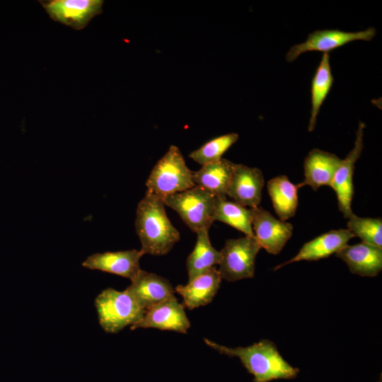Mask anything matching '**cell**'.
Masks as SVG:
<instances>
[{
    "instance_id": "1",
    "label": "cell",
    "mask_w": 382,
    "mask_h": 382,
    "mask_svg": "<svg viewBox=\"0 0 382 382\" xmlns=\"http://www.w3.org/2000/svg\"><path fill=\"white\" fill-rule=\"evenodd\" d=\"M165 206L161 197L148 192L138 203L134 226L144 255H166L180 238Z\"/></svg>"
},
{
    "instance_id": "2",
    "label": "cell",
    "mask_w": 382,
    "mask_h": 382,
    "mask_svg": "<svg viewBox=\"0 0 382 382\" xmlns=\"http://www.w3.org/2000/svg\"><path fill=\"white\" fill-rule=\"evenodd\" d=\"M207 345L229 357H237L247 371L253 376V382H269L277 379H292L299 369L291 366L279 354L271 341L262 340L248 347H228L204 339Z\"/></svg>"
},
{
    "instance_id": "3",
    "label": "cell",
    "mask_w": 382,
    "mask_h": 382,
    "mask_svg": "<svg viewBox=\"0 0 382 382\" xmlns=\"http://www.w3.org/2000/svg\"><path fill=\"white\" fill-rule=\"evenodd\" d=\"M192 173L179 148L171 145L151 171L146 182V192L163 199L168 195L185 191L195 185Z\"/></svg>"
},
{
    "instance_id": "4",
    "label": "cell",
    "mask_w": 382,
    "mask_h": 382,
    "mask_svg": "<svg viewBox=\"0 0 382 382\" xmlns=\"http://www.w3.org/2000/svg\"><path fill=\"white\" fill-rule=\"evenodd\" d=\"M99 323L108 333H117L127 325H133L143 317L145 310L126 289L123 291L108 288L95 300Z\"/></svg>"
},
{
    "instance_id": "5",
    "label": "cell",
    "mask_w": 382,
    "mask_h": 382,
    "mask_svg": "<svg viewBox=\"0 0 382 382\" xmlns=\"http://www.w3.org/2000/svg\"><path fill=\"white\" fill-rule=\"evenodd\" d=\"M215 197L202 187H194L163 199L166 206L175 210L183 222L197 233L209 230L213 220Z\"/></svg>"
},
{
    "instance_id": "6",
    "label": "cell",
    "mask_w": 382,
    "mask_h": 382,
    "mask_svg": "<svg viewBox=\"0 0 382 382\" xmlns=\"http://www.w3.org/2000/svg\"><path fill=\"white\" fill-rule=\"evenodd\" d=\"M261 246L255 236L228 239L220 251L218 270L221 279L236 282L254 277L255 258Z\"/></svg>"
},
{
    "instance_id": "7",
    "label": "cell",
    "mask_w": 382,
    "mask_h": 382,
    "mask_svg": "<svg viewBox=\"0 0 382 382\" xmlns=\"http://www.w3.org/2000/svg\"><path fill=\"white\" fill-rule=\"evenodd\" d=\"M376 30L370 27L357 32H345L340 30H322L311 33L306 41L293 45L286 54V60L294 62L303 53L330 51L355 40L370 41L376 35Z\"/></svg>"
},
{
    "instance_id": "8",
    "label": "cell",
    "mask_w": 382,
    "mask_h": 382,
    "mask_svg": "<svg viewBox=\"0 0 382 382\" xmlns=\"http://www.w3.org/2000/svg\"><path fill=\"white\" fill-rule=\"evenodd\" d=\"M250 212L252 228L261 248L279 254L292 236V224L275 218L262 207L251 208Z\"/></svg>"
},
{
    "instance_id": "9",
    "label": "cell",
    "mask_w": 382,
    "mask_h": 382,
    "mask_svg": "<svg viewBox=\"0 0 382 382\" xmlns=\"http://www.w3.org/2000/svg\"><path fill=\"white\" fill-rule=\"evenodd\" d=\"M49 16L54 21L75 30L84 28L90 21L102 13V0H47L39 1Z\"/></svg>"
},
{
    "instance_id": "10",
    "label": "cell",
    "mask_w": 382,
    "mask_h": 382,
    "mask_svg": "<svg viewBox=\"0 0 382 382\" xmlns=\"http://www.w3.org/2000/svg\"><path fill=\"white\" fill-rule=\"evenodd\" d=\"M365 125L359 122L356 132L353 149L342 159L333 176L330 187L334 190L337 198L339 210L345 218H349L354 213L352 201L354 194L353 175L354 165L360 157L364 149V129Z\"/></svg>"
},
{
    "instance_id": "11",
    "label": "cell",
    "mask_w": 382,
    "mask_h": 382,
    "mask_svg": "<svg viewBox=\"0 0 382 382\" xmlns=\"http://www.w3.org/2000/svg\"><path fill=\"white\" fill-rule=\"evenodd\" d=\"M190 327L184 306L174 296L146 310L141 319L132 325L131 330L156 328L186 333Z\"/></svg>"
},
{
    "instance_id": "12",
    "label": "cell",
    "mask_w": 382,
    "mask_h": 382,
    "mask_svg": "<svg viewBox=\"0 0 382 382\" xmlns=\"http://www.w3.org/2000/svg\"><path fill=\"white\" fill-rule=\"evenodd\" d=\"M264 184L260 169L236 163L226 196L243 207L255 208L260 204Z\"/></svg>"
},
{
    "instance_id": "13",
    "label": "cell",
    "mask_w": 382,
    "mask_h": 382,
    "mask_svg": "<svg viewBox=\"0 0 382 382\" xmlns=\"http://www.w3.org/2000/svg\"><path fill=\"white\" fill-rule=\"evenodd\" d=\"M144 255L141 250L136 249L97 253L88 256L82 266L132 280L141 270L139 260Z\"/></svg>"
},
{
    "instance_id": "14",
    "label": "cell",
    "mask_w": 382,
    "mask_h": 382,
    "mask_svg": "<svg viewBox=\"0 0 382 382\" xmlns=\"http://www.w3.org/2000/svg\"><path fill=\"white\" fill-rule=\"evenodd\" d=\"M126 290L146 311L174 296L175 290L166 278L141 270Z\"/></svg>"
},
{
    "instance_id": "15",
    "label": "cell",
    "mask_w": 382,
    "mask_h": 382,
    "mask_svg": "<svg viewBox=\"0 0 382 382\" xmlns=\"http://www.w3.org/2000/svg\"><path fill=\"white\" fill-rule=\"evenodd\" d=\"M354 236L348 229L331 230L304 243L299 253L289 260L276 266L277 270L284 265L301 260L316 261L336 253L348 244Z\"/></svg>"
},
{
    "instance_id": "16",
    "label": "cell",
    "mask_w": 382,
    "mask_h": 382,
    "mask_svg": "<svg viewBox=\"0 0 382 382\" xmlns=\"http://www.w3.org/2000/svg\"><path fill=\"white\" fill-rule=\"evenodd\" d=\"M335 254L353 274L375 277L382 270L381 248L361 242L352 245L347 244Z\"/></svg>"
},
{
    "instance_id": "17",
    "label": "cell",
    "mask_w": 382,
    "mask_h": 382,
    "mask_svg": "<svg viewBox=\"0 0 382 382\" xmlns=\"http://www.w3.org/2000/svg\"><path fill=\"white\" fill-rule=\"evenodd\" d=\"M218 270L214 267L196 277L185 285H178L175 292L183 299V306L189 310L209 303L216 294L221 282Z\"/></svg>"
},
{
    "instance_id": "18",
    "label": "cell",
    "mask_w": 382,
    "mask_h": 382,
    "mask_svg": "<svg viewBox=\"0 0 382 382\" xmlns=\"http://www.w3.org/2000/svg\"><path fill=\"white\" fill-rule=\"evenodd\" d=\"M341 161L334 154L318 149L311 150L304 161V179L298 187L308 185L316 191L321 186H330Z\"/></svg>"
},
{
    "instance_id": "19",
    "label": "cell",
    "mask_w": 382,
    "mask_h": 382,
    "mask_svg": "<svg viewBox=\"0 0 382 382\" xmlns=\"http://www.w3.org/2000/svg\"><path fill=\"white\" fill-rule=\"evenodd\" d=\"M235 164L222 158L218 161L202 166L199 170L193 172V182L214 197H226Z\"/></svg>"
},
{
    "instance_id": "20",
    "label": "cell",
    "mask_w": 382,
    "mask_h": 382,
    "mask_svg": "<svg viewBox=\"0 0 382 382\" xmlns=\"http://www.w3.org/2000/svg\"><path fill=\"white\" fill-rule=\"evenodd\" d=\"M267 191L274 209L279 220L285 221L293 217L298 207V186L286 175H279L267 183Z\"/></svg>"
},
{
    "instance_id": "21",
    "label": "cell",
    "mask_w": 382,
    "mask_h": 382,
    "mask_svg": "<svg viewBox=\"0 0 382 382\" xmlns=\"http://www.w3.org/2000/svg\"><path fill=\"white\" fill-rule=\"evenodd\" d=\"M196 234L195 245L186 261L188 281L219 265L221 259L220 251L216 250L211 243L209 230H201Z\"/></svg>"
},
{
    "instance_id": "22",
    "label": "cell",
    "mask_w": 382,
    "mask_h": 382,
    "mask_svg": "<svg viewBox=\"0 0 382 382\" xmlns=\"http://www.w3.org/2000/svg\"><path fill=\"white\" fill-rule=\"evenodd\" d=\"M333 81L334 78L330 64V54L329 53H323L311 82V108L308 127V132H313L315 129L320 107L328 95Z\"/></svg>"
},
{
    "instance_id": "23",
    "label": "cell",
    "mask_w": 382,
    "mask_h": 382,
    "mask_svg": "<svg viewBox=\"0 0 382 382\" xmlns=\"http://www.w3.org/2000/svg\"><path fill=\"white\" fill-rule=\"evenodd\" d=\"M213 220L225 223L245 236H255L251 224L250 209L228 200L226 197H215Z\"/></svg>"
},
{
    "instance_id": "24",
    "label": "cell",
    "mask_w": 382,
    "mask_h": 382,
    "mask_svg": "<svg viewBox=\"0 0 382 382\" xmlns=\"http://www.w3.org/2000/svg\"><path fill=\"white\" fill-rule=\"evenodd\" d=\"M238 139L237 133H228L217 137L192 151L189 157L202 166L218 161Z\"/></svg>"
},
{
    "instance_id": "25",
    "label": "cell",
    "mask_w": 382,
    "mask_h": 382,
    "mask_svg": "<svg viewBox=\"0 0 382 382\" xmlns=\"http://www.w3.org/2000/svg\"><path fill=\"white\" fill-rule=\"evenodd\" d=\"M347 229L362 242L382 248V219L359 217L353 214L347 224Z\"/></svg>"
}]
</instances>
